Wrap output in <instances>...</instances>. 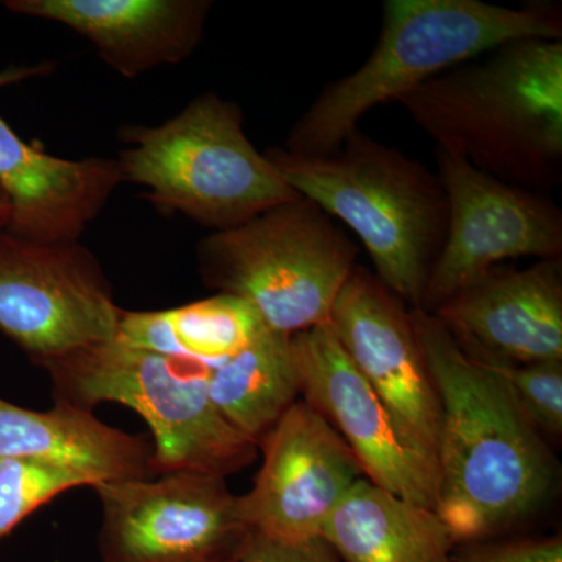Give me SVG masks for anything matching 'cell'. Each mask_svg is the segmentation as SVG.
I'll use <instances>...</instances> for the list:
<instances>
[{
  "label": "cell",
  "mask_w": 562,
  "mask_h": 562,
  "mask_svg": "<svg viewBox=\"0 0 562 562\" xmlns=\"http://www.w3.org/2000/svg\"><path fill=\"white\" fill-rule=\"evenodd\" d=\"M412 319L441 405L436 513L454 543L494 538L550 497L552 452L505 384L468 357L435 314L412 308Z\"/></svg>",
  "instance_id": "obj_1"
},
{
  "label": "cell",
  "mask_w": 562,
  "mask_h": 562,
  "mask_svg": "<svg viewBox=\"0 0 562 562\" xmlns=\"http://www.w3.org/2000/svg\"><path fill=\"white\" fill-rule=\"evenodd\" d=\"M438 151L549 194L562 181V41H512L398 101Z\"/></svg>",
  "instance_id": "obj_2"
},
{
  "label": "cell",
  "mask_w": 562,
  "mask_h": 562,
  "mask_svg": "<svg viewBox=\"0 0 562 562\" xmlns=\"http://www.w3.org/2000/svg\"><path fill=\"white\" fill-rule=\"evenodd\" d=\"M561 36L562 9L552 2L387 0L375 49L360 68L324 88L283 149L303 157L333 154L366 113L401 101L425 81L512 41Z\"/></svg>",
  "instance_id": "obj_3"
},
{
  "label": "cell",
  "mask_w": 562,
  "mask_h": 562,
  "mask_svg": "<svg viewBox=\"0 0 562 562\" xmlns=\"http://www.w3.org/2000/svg\"><path fill=\"white\" fill-rule=\"evenodd\" d=\"M265 155L301 198L360 238L387 290L419 308L449 227L438 172L360 128L333 154L303 157L271 147Z\"/></svg>",
  "instance_id": "obj_4"
},
{
  "label": "cell",
  "mask_w": 562,
  "mask_h": 562,
  "mask_svg": "<svg viewBox=\"0 0 562 562\" xmlns=\"http://www.w3.org/2000/svg\"><path fill=\"white\" fill-rule=\"evenodd\" d=\"M117 154L124 183L165 216L181 214L211 232L239 227L301 198L251 144L236 103L205 92L165 124L127 125Z\"/></svg>",
  "instance_id": "obj_5"
},
{
  "label": "cell",
  "mask_w": 562,
  "mask_h": 562,
  "mask_svg": "<svg viewBox=\"0 0 562 562\" xmlns=\"http://www.w3.org/2000/svg\"><path fill=\"white\" fill-rule=\"evenodd\" d=\"M55 402L91 412L121 403L149 425L151 471L227 479L257 458V443L217 412L209 394L211 369L201 362L133 349L116 339L72 351L43 366Z\"/></svg>",
  "instance_id": "obj_6"
},
{
  "label": "cell",
  "mask_w": 562,
  "mask_h": 562,
  "mask_svg": "<svg viewBox=\"0 0 562 562\" xmlns=\"http://www.w3.org/2000/svg\"><path fill=\"white\" fill-rule=\"evenodd\" d=\"M358 251L321 206L299 198L211 232L199 243L198 262L205 286L244 299L271 330L292 336L330 324Z\"/></svg>",
  "instance_id": "obj_7"
},
{
  "label": "cell",
  "mask_w": 562,
  "mask_h": 562,
  "mask_svg": "<svg viewBox=\"0 0 562 562\" xmlns=\"http://www.w3.org/2000/svg\"><path fill=\"white\" fill-rule=\"evenodd\" d=\"M121 313L101 262L80 241L0 231V333L40 368L114 339Z\"/></svg>",
  "instance_id": "obj_8"
},
{
  "label": "cell",
  "mask_w": 562,
  "mask_h": 562,
  "mask_svg": "<svg viewBox=\"0 0 562 562\" xmlns=\"http://www.w3.org/2000/svg\"><path fill=\"white\" fill-rule=\"evenodd\" d=\"M103 562H224L249 536L225 479L176 472L94 486Z\"/></svg>",
  "instance_id": "obj_9"
},
{
  "label": "cell",
  "mask_w": 562,
  "mask_h": 562,
  "mask_svg": "<svg viewBox=\"0 0 562 562\" xmlns=\"http://www.w3.org/2000/svg\"><path fill=\"white\" fill-rule=\"evenodd\" d=\"M438 176L449 199V227L422 295L424 312L435 313L498 262L562 257V211L549 195L494 179L442 151Z\"/></svg>",
  "instance_id": "obj_10"
},
{
  "label": "cell",
  "mask_w": 562,
  "mask_h": 562,
  "mask_svg": "<svg viewBox=\"0 0 562 562\" xmlns=\"http://www.w3.org/2000/svg\"><path fill=\"white\" fill-rule=\"evenodd\" d=\"M303 402L339 432L366 480L405 501L438 506V465L398 427L347 357L330 324L291 338Z\"/></svg>",
  "instance_id": "obj_11"
},
{
  "label": "cell",
  "mask_w": 562,
  "mask_h": 562,
  "mask_svg": "<svg viewBox=\"0 0 562 562\" xmlns=\"http://www.w3.org/2000/svg\"><path fill=\"white\" fill-rule=\"evenodd\" d=\"M260 449V472L239 495V509L250 531L273 541L322 538L333 512L364 479L339 432L303 401L280 417Z\"/></svg>",
  "instance_id": "obj_12"
},
{
  "label": "cell",
  "mask_w": 562,
  "mask_h": 562,
  "mask_svg": "<svg viewBox=\"0 0 562 562\" xmlns=\"http://www.w3.org/2000/svg\"><path fill=\"white\" fill-rule=\"evenodd\" d=\"M330 325L406 438L436 462L441 405L414 330L412 308L375 273L357 266L336 299Z\"/></svg>",
  "instance_id": "obj_13"
},
{
  "label": "cell",
  "mask_w": 562,
  "mask_h": 562,
  "mask_svg": "<svg viewBox=\"0 0 562 562\" xmlns=\"http://www.w3.org/2000/svg\"><path fill=\"white\" fill-rule=\"evenodd\" d=\"M54 63L0 70V90L54 72ZM124 183L116 158L66 160L29 143L0 116V188L10 202L7 231L36 243L80 241Z\"/></svg>",
  "instance_id": "obj_14"
},
{
  "label": "cell",
  "mask_w": 562,
  "mask_h": 562,
  "mask_svg": "<svg viewBox=\"0 0 562 562\" xmlns=\"http://www.w3.org/2000/svg\"><path fill=\"white\" fill-rule=\"evenodd\" d=\"M468 357L502 364L562 361V258L494 268L435 313Z\"/></svg>",
  "instance_id": "obj_15"
},
{
  "label": "cell",
  "mask_w": 562,
  "mask_h": 562,
  "mask_svg": "<svg viewBox=\"0 0 562 562\" xmlns=\"http://www.w3.org/2000/svg\"><path fill=\"white\" fill-rule=\"evenodd\" d=\"M7 10L57 22L90 41L125 79L179 65L202 43L210 0H9Z\"/></svg>",
  "instance_id": "obj_16"
},
{
  "label": "cell",
  "mask_w": 562,
  "mask_h": 562,
  "mask_svg": "<svg viewBox=\"0 0 562 562\" xmlns=\"http://www.w3.org/2000/svg\"><path fill=\"white\" fill-rule=\"evenodd\" d=\"M151 454L146 438L110 427L79 406L55 402L35 412L0 398V460L46 462L87 476L94 487L151 479Z\"/></svg>",
  "instance_id": "obj_17"
},
{
  "label": "cell",
  "mask_w": 562,
  "mask_h": 562,
  "mask_svg": "<svg viewBox=\"0 0 562 562\" xmlns=\"http://www.w3.org/2000/svg\"><path fill=\"white\" fill-rule=\"evenodd\" d=\"M342 562H452L454 543L435 509L361 479L322 530Z\"/></svg>",
  "instance_id": "obj_18"
},
{
  "label": "cell",
  "mask_w": 562,
  "mask_h": 562,
  "mask_svg": "<svg viewBox=\"0 0 562 562\" xmlns=\"http://www.w3.org/2000/svg\"><path fill=\"white\" fill-rule=\"evenodd\" d=\"M251 303L217 292L203 301L161 312L122 310L114 339L133 349L201 362L210 369L268 330Z\"/></svg>",
  "instance_id": "obj_19"
},
{
  "label": "cell",
  "mask_w": 562,
  "mask_h": 562,
  "mask_svg": "<svg viewBox=\"0 0 562 562\" xmlns=\"http://www.w3.org/2000/svg\"><path fill=\"white\" fill-rule=\"evenodd\" d=\"M291 338L268 328L210 371L211 402L258 447L301 394Z\"/></svg>",
  "instance_id": "obj_20"
},
{
  "label": "cell",
  "mask_w": 562,
  "mask_h": 562,
  "mask_svg": "<svg viewBox=\"0 0 562 562\" xmlns=\"http://www.w3.org/2000/svg\"><path fill=\"white\" fill-rule=\"evenodd\" d=\"M80 486L92 484L68 469L20 458L0 460V541L41 506Z\"/></svg>",
  "instance_id": "obj_21"
},
{
  "label": "cell",
  "mask_w": 562,
  "mask_h": 562,
  "mask_svg": "<svg viewBox=\"0 0 562 562\" xmlns=\"http://www.w3.org/2000/svg\"><path fill=\"white\" fill-rule=\"evenodd\" d=\"M476 362L505 384L519 412L543 439L561 436L562 361L524 366Z\"/></svg>",
  "instance_id": "obj_22"
},
{
  "label": "cell",
  "mask_w": 562,
  "mask_h": 562,
  "mask_svg": "<svg viewBox=\"0 0 562 562\" xmlns=\"http://www.w3.org/2000/svg\"><path fill=\"white\" fill-rule=\"evenodd\" d=\"M452 562H562L561 536L457 543Z\"/></svg>",
  "instance_id": "obj_23"
},
{
  "label": "cell",
  "mask_w": 562,
  "mask_h": 562,
  "mask_svg": "<svg viewBox=\"0 0 562 562\" xmlns=\"http://www.w3.org/2000/svg\"><path fill=\"white\" fill-rule=\"evenodd\" d=\"M233 562H342L325 539L281 542L250 531Z\"/></svg>",
  "instance_id": "obj_24"
},
{
  "label": "cell",
  "mask_w": 562,
  "mask_h": 562,
  "mask_svg": "<svg viewBox=\"0 0 562 562\" xmlns=\"http://www.w3.org/2000/svg\"><path fill=\"white\" fill-rule=\"evenodd\" d=\"M11 217V209L9 199H7L5 192L0 188V231L9 227Z\"/></svg>",
  "instance_id": "obj_25"
},
{
  "label": "cell",
  "mask_w": 562,
  "mask_h": 562,
  "mask_svg": "<svg viewBox=\"0 0 562 562\" xmlns=\"http://www.w3.org/2000/svg\"><path fill=\"white\" fill-rule=\"evenodd\" d=\"M236 554H238V553H236ZM233 561H235V558H232V560L224 561V562H233Z\"/></svg>",
  "instance_id": "obj_26"
}]
</instances>
